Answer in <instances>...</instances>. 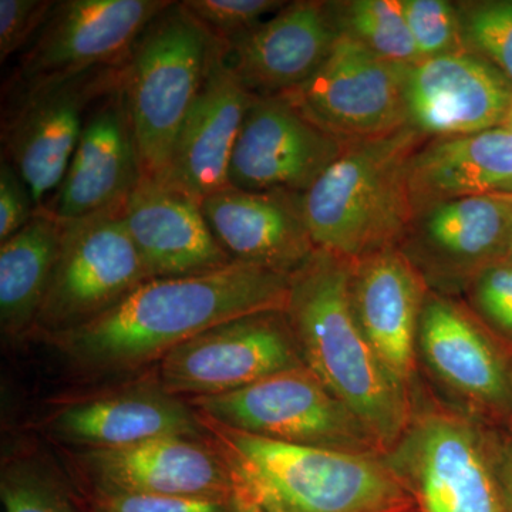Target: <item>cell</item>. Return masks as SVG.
<instances>
[{
  "mask_svg": "<svg viewBox=\"0 0 512 512\" xmlns=\"http://www.w3.org/2000/svg\"><path fill=\"white\" fill-rule=\"evenodd\" d=\"M120 67L56 80L8 100L2 157L22 175L39 210L62 183L90 109L119 83Z\"/></svg>",
  "mask_w": 512,
  "mask_h": 512,
  "instance_id": "obj_10",
  "label": "cell"
},
{
  "mask_svg": "<svg viewBox=\"0 0 512 512\" xmlns=\"http://www.w3.org/2000/svg\"><path fill=\"white\" fill-rule=\"evenodd\" d=\"M143 178L120 79L90 109L53 204L60 221L121 208Z\"/></svg>",
  "mask_w": 512,
  "mask_h": 512,
  "instance_id": "obj_18",
  "label": "cell"
},
{
  "mask_svg": "<svg viewBox=\"0 0 512 512\" xmlns=\"http://www.w3.org/2000/svg\"><path fill=\"white\" fill-rule=\"evenodd\" d=\"M67 464L82 494L235 498L234 484L214 446L195 437H163L107 450H70Z\"/></svg>",
  "mask_w": 512,
  "mask_h": 512,
  "instance_id": "obj_13",
  "label": "cell"
},
{
  "mask_svg": "<svg viewBox=\"0 0 512 512\" xmlns=\"http://www.w3.org/2000/svg\"><path fill=\"white\" fill-rule=\"evenodd\" d=\"M305 366L285 312L228 320L171 350L158 362V383L181 399L237 392Z\"/></svg>",
  "mask_w": 512,
  "mask_h": 512,
  "instance_id": "obj_11",
  "label": "cell"
},
{
  "mask_svg": "<svg viewBox=\"0 0 512 512\" xmlns=\"http://www.w3.org/2000/svg\"><path fill=\"white\" fill-rule=\"evenodd\" d=\"M39 211L28 184L15 167L2 157L0 163V242L25 227Z\"/></svg>",
  "mask_w": 512,
  "mask_h": 512,
  "instance_id": "obj_35",
  "label": "cell"
},
{
  "mask_svg": "<svg viewBox=\"0 0 512 512\" xmlns=\"http://www.w3.org/2000/svg\"><path fill=\"white\" fill-rule=\"evenodd\" d=\"M45 431L70 450H107L163 439L205 436L200 416L160 383H143L64 404Z\"/></svg>",
  "mask_w": 512,
  "mask_h": 512,
  "instance_id": "obj_17",
  "label": "cell"
},
{
  "mask_svg": "<svg viewBox=\"0 0 512 512\" xmlns=\"http://www.w3.org/2000/svg\"><path fill=\"white\" fill-rule=\"evenodd\" d=\"M471 296L483 318L512 339V261L500 259L471 279Z\"/></svg>",
  "mask_w": 512,
  "mask_h": 512,
  "instance_id": "obj_33",
  "label": "cell"
},
{
  "mask_svg": "<svg viewBox=\"0 0 512 512\" xmlns=\"http://www.w3.org/2000/svg\"><path fill=\"white\" fill-rule=\"evenodd\" d=\"M121 210L62 221L59 254L32 330L37 338L90 322L151 279Z\"/></svg>",
  "mask_w": 512,
  "mask_h": 512,
  "instance_id": "obj_7",
  "label": "cell"
},
{
  "mask_svg": "<svg viewBox=\"0 0 512 512\" xmlns=\"http://www.w3.org/2000/svg\"><path fill=\"white\" fill-rule=\"evenodd\" d=\"M79 498L82 512H241L235 498L201 500L156 495L82 493H79Z\"/></svg>",
  "mask_w": 512,
  "mask_h": 512,
  "instance_id": "obj_32",
  "label": "cell"
},
{
  "mask_svg": "<svg viewBox=\"0 0 512 512\" xmlns=\"http://www.w3.org/2000/svg\"><path fill=\"white\" fill-rule=\"evenodd\" d=\"M62 234L63 222L42 208L25 227L0 242V325L6 338L32 333Z\"/></svg>",
  "mask_w": 512,
  "mask_h": 512,
  "instance_id": "obj_26",
  "label": "cell"
},
{
  "mask_svg": "<svg viewBox=\"0 0 512 512\" xmlns=\"http://www.w3.org/2000/svg\"><path fill=\"white\" fill-rule=\"evenodd\" d=\"M493 454L505 512H512V440L501 446H493Z\"/></svg>",
  "mask_w": 512,
  "mask_h": 512,
  "instance_id": "obj_36",
  "label": "cell"
},
{
  "mask_svg": "<svg viewBox=\"0 0 512 512\" xmlns=\"http://www.w3.org/2000/svg\"><path fill=\"white\" fill-rule=\"evenodd\" d=\"M0 500L5 512H82L74 484L52 464L29 454L3 461Z\"/></svg>",
  "mask_w": 512,
  "mask_h": 512,
  "instance_id": "obj_28",
  "label": "cell"
},
{
  "mask_svg": "<svg viewBox=\"0 0 512 512\" xmlns=\"http://www.w3.org/2000/svg\"><path fill=\"white\" fill-rule=\"evenodd\" d=\"M505 259H510V261H512V234L510 244H508L507 254H505Z\"/></svg>",
  "mask_w": 512,
  "mask_h": 512,
  "instance_id": "obj_38",
  "label": "cell"
},
{
  "mask_svg": "<svg viewBox=\"0 0 512 512\" xmlns=\"http://www.w3.org/2000/svg\"><path fill=\"white\" fill-rule=\"evenodd\" d=\"M426 298L423 276L406 252L389 247L353 261L352 302L360 328L404 387L413 376Z\"/></svg>",
  "mask_w": 512,
  "mask_h": 512,
  "instance_id": "obj_21",
  "label": "cell"
},
{
  "mask_svg": "<svg viewBox=\"0 0 512 512\" xmlns=\"http://www.w3.org/2000/svg\"><path fill=\"white\" fill-rule=\"evenodd\" d=\"M457 9L466 49L512 83V0L458 2Z\"/></svg>",
  "mask_w": 512,
  "mask_h": 512,
  "instance_id": "obj_29",
  "label": "cell"
},
{
  "mask_svg": "<svg viewBox=\"0 0 512 512\" xmlns=\"http://www.w3.org/2000/svg\"><path fill=\"white\" fill-rule=\"evenodd\" d=\"M407 126L426 137L464 136L503 126L512 83L483 57L464 50L424 59L406 77Z\"/></svg>",
  "mask_w": 512,
  "mask_h": 512,
  "instance_id": "obj_15",
  "label": "cell"
},
{
  "mask_svg": "<svg viewBox=\"0 0 512 512\" xmlns=\"http://www.w3.org/2000/svg\"><path fill=\"white\" fill-rule=\"evenodd\" d=\"M128 234L150 278L214 271L231 264L200 202L143 177L123 205Z\"/></svg>",
  "mask_w": 512,
  "mask_h": 512,
  "instance_id": "obj_22",
  "label": "cell"
},
{
  "mask_svg": "<svg viewBox=\"0 0 512 512\" xmlns=\"http://www.w3.org/2000/svg\"><path fill=\"white\" fill-rule=\"evenodd\" d=\"M218 244L234 262L292 275L315 254L301 195L228 187L200 202Z\"/></svg>",
  "mask_w": 512,
  "mask_h": 512,
  "instance_id": "obj_20",
  "label": "cell"
},
{
  "mask_svg": "<svg viewBox=\"0 0 512 512\" xmlns=\"http://www.w3.org/2000/svg\"><path fill=\"white\" fill-rule=\"evenodd\" d=\"M427 365L460 396L512 416V372L483 329L456 303L427 295L419 326Z\"/></svg>",
  "mask_w": 512,
  "mask_h": 512,
  "instance_id": "obj_23",
  "label": "cell"
},
{
  "mask_svg": "<svg viewBox=\"0 0 512 512\" xmlns=\"http://www.w3.org/2000/svg\"><path fill=\"white\" fill-rule=\"evenodd\" d=\"M414 212L440 202L512 194V131L503 126L424 141L409 163Z\"/></svg>",
  "mask_w": 512,
  "mask_h": 512,
  "instance_id": "obj_24",
  "label": "cell"
},
{
  "mask_svg": "<svg viewBox=\"0 0 512 512\" xmlns=\"http://www.w3.org/2000/svg\"><path fill=\"white\" fill-rule=\"evenodd\" d=\"M421 60L464 52L457 3L447 0H400Z\"/></svg>",
  "mask_w": 512,
  "mask_h": 512,
  "instance_id": "obj_30",
  "label": "cell"
},
{
  "mask_svg": "<svg viewBox=\"0 0 512 512\" xmlns=\"http://www.w3.org/2000/svg\"><path fill=\"white\" fill-rule=\"evenodd\" d=\"M291 276L231 262L201 274L148 279L97 318L45 338L80 372H133L228 320L285 312Z\"/></svg>",
  "mask_w": 512,
  "mask_h": 512,
  "instance_id": "obj_1",
  "label": "cell"
},
{
  "mask_svg": "<svg viewBox=\"0 0 512 512\" xmlns=\"http://www.w3.org/2000/svg\"><path fill=\"white\" fill-rule=\"evenodd\" d=\"M168 0L56 2L35 40L19 57L9 99L43 84L119 66Z\"/></svg>",
  "mask_w": 512,
  "mask_h": 512,
  "instance_id": "obj_9",
  "label": "cell"
},
{
  "mask_svg": "<svg viewBox=\"0 0 512 512\" xmlns=\"http://www.w3.org/2000/svg\"><path fill=\"white\" fill-rule=\"evenodd\" d=\"M339 35L333 3L299 0L222 47L225 62L249 92L272 96L308 82Z\"/></svg>",
  "mask_w": 512,
  "mask_h": 512,
  "instance_id": "obj_16",
  "label": "cell"
},
{
  "mask_svg": "<svg viewBox=\"0 0 512 512\" xmlns=\"http://www.w3.org/2000/svg\"><path fill=\"white\" fill-rule=\"evenodd\" d=\"M185 9L218 42L228 43L251 32L266 15L278 12L286 2L279 0H185Z\"/></svg>",
  "mask_w": 512,
  "mask_h": 512,
  "instance_id": "obj_31",
  "label": "cell"
},
{
  "mask_svg": "<svg viewBox=\"0 0 512 512\" xmlns=\"http://www.w3.org/2000/svg\"><path fill=\"white\" fill-rule=\"evenodd\" d=\"M346 146L284 94H255L232 154L229 187L305 194Z\"/></svg>",
  "mask_w": 512,
  "mask_h": 512,
  "instance_id": "obj_14",
  "label": "cell"
},
{
  "mask_svg": "<svg viewBox=\"0 0 512 512\" xmlns=\"http://www.w3.org/2000/svg\"><path fill=\"white\" fill-rule=\"evenodd\" d=\"M352 265L316 249L291 276L285 316L303 365L355 414L377 446L392 448L410 424L409 400L360 328Z\"/></svg>",
  "mask_w": 512,
  "mask_h": 512,
  "instance_id": "obj_2",
  "label": "cell"
},
{
  "mask_svg": "<svg viewBox=\"0 0 512 512\" xmlns=\"http://www.w3.org/2000/svg\"><path fill=\"white\" fill-rule=\"evenodd\" d=\"M241 512H413L412 494L372 453L285 443L198 413Z\"/></svg>",
  "mask_w": 512,
  "mask_h": 512,
  "instance_id": "obj_3",
  "label": "cell"
},
{
  "mask_svg": "<svg viewBox=\"0 0 512 512\" xmlns=\"http://www.w3.org/2000/svg\"><path fill=\"white\" fill-rule=\"evenodd\" d=\"M52 0H0V62L22 55L43 28Z\"/></svg>",
  "mask_w": 512,
  "mask_h": 512,
  "instance_id": "obj_34",
  "label": "cell"
},
{
  "mask_svg": "<svg viewBox=\"0 0 512 512\" xmlns=\"http://www.w3.org/2000/svg\"><path fill=\"white\" fill-rule=\"evenodd\" d=\"M387 464L419 512H505L493 447L456 416L430 413L414 420Z\"/></svg>",
  "mask_w": 512,
  "mask_h": 512,
  "instance_id": "obj_8",
  "label": "cell"
},
{
  "mask_svg": "<svg viewBox=\"0 0 512 512\" xmlns=\"http://www.w3.org/2000/svg\"><path fill=\"white\" fill-rule=\"evenodd\" d=\"M220 42L171 2L120 67V87L143 177L163 183L178 133L197 100Z\"/></svg>",
  "mask_w": 512,
  "mask_h": 512,
  "instance_id": "obj_5",
  "label": "cell"
},
{
  "mask_svg": "<svg viewBox=\"0 0 512 512\" xmlns=\"http://www.w3.org/2000/svg\"><path fill=\"white\" fill-rule=\"evenodd\" d=\"M414 247L437 269L473 279L505 258L512 234V194H487L431 205L410 228Z\"/></svg>",
  "mask_w": 512,
  "mask_h": 512,
  "instance_id": "obj_25",
  "label": "cell"
},
{
  "mask_svg": "<svg viewBox=\"0 0 512 512\" xmlns=\"http://www.w3.org/2000/svg\"><path fill=\"white\" fill-rule=\"evenodd\" d=\"M503 127L508 128V130L512 131V107L510 113H508L507 119H505L503 123Z\"/></svg>",
  "mask_w": 512,
  "mask_h": 512,
  "instance_id": "obj_37",
  "label": "cell"
},
{
  "mask_svg": "<svg viewBox=\"0 0 512 512\" xmlns=\"http://www.w3.org/2000/svg\"><path fill=\"white\" fill-rule=\"evenodd\" d=\"M185 402L222 426L266 439L353 453L379 447L355 414L306 366L276 373L237 392Z\"/></svg>",
  "mask_w": 512,
  "mask_h": 512,
  "instance_id": "obj_6",
  "label": "cell"
},
{
  "mask_svg": "<svg viewBox=\"0 0 512 512\" xmlns=\"http://www.w3.org/2000/svg\"><path fill=\"white\" fill-rule=\"evenodd\" d=\"M409 69L340 32L318 72L284 96L343 144L360 143L407 126Z\"/></svg>",
  "mask_w": 512,
  "mask_h": 512,
  "instance_id": "obj_12",
  "label": "cell"
},
{
  "mask_svg": "<svg viewBox=\"0 0 512 512\" xmlns=\"http://www.w3.org/2000/svg\"><path fill=\"white\" fill-rule=\"evenodd\" d=\"M426 137L409 126L348 144L301 195L313 244L348 261L396 247L416 217L409 163Z\"/></svg>",
  "mask_w": 512,
  "mask_h": 512,
  "instance_id": "obj_4",
  "label": "cell"
},
{
  "mask_svg": "<svg viewBox=\"0 0 512 512\" xmlns=\"http://www.w3.org/2000/svg\"><path fill=\"white\" fill-rule=\"evenodd\" d=\"M255 94L232 72L220 42L197 100L185 117L163 183L201 202L229 187V165Z\"/></svg>",
  "mask_w": 512,
  "mask_h": 512,
  "instance_id": "obj_19",
  "label": "cell"
},
{
  "mask_svg": "<svg viewBox=\"0 0 512 512\" xmlns=\"http://www.w3.org/2000/svg\"><path fill=\"white\" fill-rule=\"evenodd\" d=\"M340 32L387 62L412 67L421 62L400 0L333 2Z\"/></svg>",
  "mask_w": 512,
  "mask_h": 512,
  "instance_id": "obj_27",
  "label": "cell"
}]
</instances>
